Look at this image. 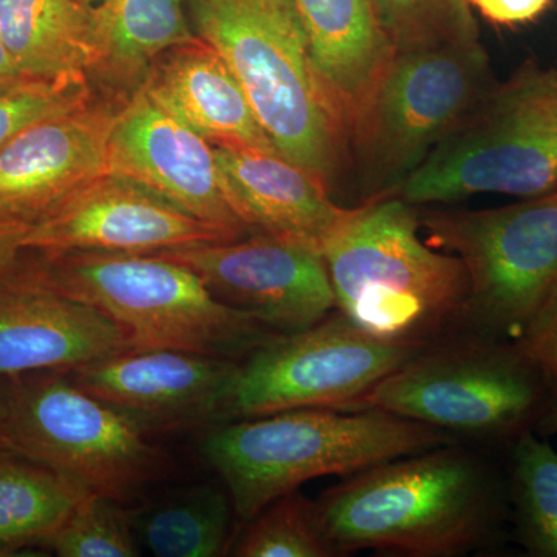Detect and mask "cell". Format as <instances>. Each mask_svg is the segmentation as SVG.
I'll use <instances>...</instances> for the list:
<instances>
[{
	"mask_svg": "<svg viewBox=\"0 0 557 557\" xmlns=\"http://www.w3.org/2000/svg\"><path fill=\"white\" fill-rule=\"evenodd\" d=\"M313 504L338 556H461L491 544L509 512L494 468L456 443L362 469Z\"/></svg>",
	"mask_w": 557,
	"mask_h": 557,
	"instance_id": "6da1fadb",
	"label": "cell"
},
{
	"mask_svg": "<svg viewBox=\"0 0 557 557\" xmlns=\"http://www.w3.org/2000/svg\"><path fill=\"white\" fill-rule=\"evenodd\" d=\"M197 36L239 79L278 156L335 193L351 177V124L311 57L293 0H190Z\"/></svg>",
	"mask_w": 557,
	"mask_h": 557,
	"instance_id": "7a4b0ae2",
	"label": "cell"
},
{
	"mask_svg": "<svg viewBox=\"0 0 557 557\" xmlns=\"http://www.w3.org/2000/svg\"><path fill=\"white\" fill-rule=\"evenodd\" d=\"M418 207L395 196L359 203L322 251L336 310L391 343L432 346L468 333L469 274L418 236Z\"/></svg>",
	"mask_w": 557,
	"mask_h": 557,
	"instance_id": "3957f363",
	"label": "cell"
},
{
	"mask_svg": "<svg viewBox=\"0 0 557 557\" xmlns=\"http://www.w3.org/2000/svg\"><path fill=\"white\" fill-rule=\"evenodd\" d=\"M454 435L383 410L293 409L209 428L200 454L242 522L302 483L347 475L454 443Z\"/></svg>",
	"mask_w": 557,
	"mask_h": 557,
	"instance_id": "277c9868",
	"label": "cell"
},
{
	"mask_svg": "<svg viewBox=\"0 0 557 557\" xmlns=\"http://www.w3.org/2000/svg\"><path fill=\"white\" fill-rule=\"evenodd\" d=\"M27 267L44 284L112 319L132 350L170 348L242 361L278 335L220 302L196 271L164 256L73 251L39 255Z\"/></svg>",
	"mask_w": 557,
	"mask_h": 557,
	"instance_id": "5b68a950",
	"label": "cell"
},
{
	"mask_svg": "<svg viewBox=\"0 0 557 557\" xmlns=\"http://www.w3.org/2000/svg\"><path fill=\"white\" fill-rule=\"evenodd\" d=\"M3 446L57 472L79 496L135 505L171 469L163 450L69 372L42 370L5 380Z\"/></svg>",
	"mask_w": 557,
	"mask_h": 557,
	"instance_id": "8992f818",
	"label": "cell"
},
{
	"mask_svg": "<svg viewBox=\"0 0 557 557\" xmlns=\"http://www.w3.org/2000/svg\"><path fill=\"white\" fill-rule=\"evenodd\" d=\"M515 343L461 333L432 344L346 410H383L454 435L511 445L552 401Z\"/></svg>",
	"mask_w": 557,
	"mask_h": 557,
	"instance_id": "52a82bcc",
	"label": "cell"
},
{
	"mask_svg": "<svg viewBox=\"0 0 557 557\" xmlns=\"http://www.w3.org/2000/svg\"><path fill=\"white\" fill-rule=\"evenodd\" d=\"M497 83L480 40L395 51L351 134L359 203L394 194Z\"/></svg>",
	"mask_w": 557,
	"mask_h": 557,
	"instance_id": "ba28073f",
	"label": "cell"
},
{
	"mask_svg": "<svg viewBox=\"0 0 557 557\" xmlns=\"http://www.w3.org/2000/svg\"><path fill=\"white\" fill-rule=\"evenodd\" d=\"M557 189V104L542 67L525 62L491 90L392 196L449 203L479 194L534 197Z\"/></svg>",
	"mask_w": 557,
	"mask_h": 557,
	"instance_id": "9c48e42d",
	"label": "cell"
},
{
	"mask_svg": "<svg viewBox=\"0 0 557 557\" xmlns=\"http://www.w3.org/2000/svg\"><path fill=\"white\" fill-rule=\"evenodd\" d=\"M431 247L469 274L468 333L516 341L557 289V189L508 207L420 209Z\"/></svg>",
	"mask_w": 557,
	"mask_h": 557,
	"instance_id": "30bf717a",
	"label": "cell"
},
{
	"mask_svg": "<svg viewBox=\"0 0 557 557\" xmlns=\"http://www.w3.org/2000/svg\"><path fill=\"white\" fill-rule=\"evenodd\" d=\"M423 348L376 338L332 311L242 359L230 421L293 409L346 410Z\"/></svg>",
	"mask_w": 557,
	"mask_h": 557,
	"instance_id": "8fae6325",
	"label": "cell"
},
{
	"mask_svg": "<svg viewBox=\"0 0 557 557\" xmlns=\"http://www.w3.org/2000/svg\"><path fill=\"white\" fill-rule=\"evenodd\" d=\"M108 174L127 178L239 240L251 236L231 207L214 146L148 84L124 101L108 148Z\"/></svg>",
	"mask_w": 557,
	"mask_h": 557,
	"instance_id": "7c38bea8",
	"label": "cell"
},
{
	"mask_svg": "<svg viewBox=\"0 0 557 557\" xmlns=\"http://www.w3.org/2000/svg\"><path fill=\"white\" fill-rule=\"evenodd\" d=\"M159 255L189 267L220 302L276 333L309 329L336 310L324 259L299 245L251 234Z\"/></svg>",
	"mask_w": 557,
	"mask_h": 557,
	"instance_id": "4fadbf2b",
	"label": "cell"
},
{
	"mask_svg": "<svg viewBox=\"0 0 557 557\" xmlns=\"http://www.w3.org/2000/svg\"><path fill=\"white\" fill-rule=\"evenodd\" d=\"M240 361L193 351L127 350L69 372L72 380L148 434L230 421Z\"/></svg>",
	"mask_w": 557,
	"mask_h": 557,
	"instance_id": "5bb4252c",
	"label": "cell"
},
{
	"mask_svg": "<svg viewBox=\"0 0 557 557\" xmlns=\"http://www.w3.org/2000/svg\"><path fill=\"white\" fill-rule=\"evenodd\" d=\"M126 100L91 95L14 135L0 149V220L35 225L108 174L109 139Z\"/></svg>",
	"mask_w": 557,
	"mask_h": 557,
	"instance_id": "9a60e30c",
	"label": "cell"
},
{
	"mask_svg": "<svg viewBox=\"0 0 557 557\" xmlns=\"http://www.w3.org/2000/svg\"><path fill=\"white\" fill-rule=\"evenodd\" d=\"M236 240L127 178L104 174L30 226L24 248L35 255L98 251L159 255Z\"/></svg>",
	"mask_w": 557,
	"mask_h": 557,
	"instance_id": "2e32d148",
	"label": "cell"
},
{
	"mask_svg": "<svg viewBox=\"0 0 557 557\" xmlns=\"http://www.w3.org/2000/svg\"><path fill=\"white\" fill-rule=\"evenodd\" d=\"M132 350L119 324L30 273L27 259L0 281V380L22 373L73 372Z\"/></svg>",
	"mask_w": 557,
	"mask_h": 557,
	"instance_id": "e0dca14e",
	"label": "cell"
},
{
	"mask_svg": "<svg viewBox=\"0 0 557 557\" xmlns=\"http://www.w3.org/2000/svg\"><path fill=\"white\" fill-rule=\"evenodd\" d=\"M214 146L231 207L249 233L299 245L322 256L330 240L357 214L309 171L276 152Z\"/></svg>",
	"mask_w": 557,
	"mask_h": 557,
	"instance_id": "ac0fdd59",
	"label": "cell"
},
{
	"mask_svg": "<svg viewBox=\"0 0 557 557\" xmlns=\"http://www.w3.org/2000/svg\"><path fill=\"white\" fill-rule=\"evenodd\" d=\"M145 84L211 145L277 153L239 79L203 39L166 51Z\"/></svg>",
	"mask_w": 557,
	"mask_h": 557,
	"instance_id": "d6986e66",
	"label": "cell"
},
{
	"mask_svg": "<svg viewBox=\"0 0 557 557\" xmlns=\"http://www.w3.org/2000/svg\"><path fill=\"white\" fill-rule=\"evenodd\" d=\"M311 57L351 124L362 115L395 57L373 0H293Z\"/></svg>",
	"mask_w": 557,
	"mask_h": 557,
	"instance_id": "ffe728a7",
	"label": "cell"
},
{
	"mask_svg": "<svg viewBox=\"0 0 557 557\" xmlns=\"http://www.w3.org/2000/svg\"><path fill=\"white\" fill-rule=\"evenodd\" d=\"M0 40L27 78L90 83L98 47L89 0H0Z\"/></svg>",
	"mask_w": 557,
	"mask_h": 557,
	"instance_id": "44dd1931",
	"label": "cell"
},
{
	"mask_svg": "<svg viewBox=\"0 0 557 557\" xmlns=\"http://www.w3.org/2000/svg\"><path fill=\"white\" fill-rule=\"evenodd\" d=\"M94 5L98 60L91 79L129 98L148 81L166 51L199 38L182 0H97Z\"/></svg>",
	"mask_w": 557,
	"mask_h": 557,
	"instance_id": "7402d4cb",
	"label": "cell"
},
{
	"mask_svg": "<svg viewBox=\"0 0 557 557\" xmlns=\"http://www.w3.org/2000/svg\"><path fill=\"white\" fill-rule=\"evenodd\" d=\"M137 539L159 557L228 555L234 508L228 491L196 485L172 491L141 508H132Z\"/></svg>",
	"mask_w": 557,
	"mask_h": 557,
	"instance_id": "603a6c76",
	"label": "cell"
},
{
	"mask_svg": "<svg viewBox=\"0 0 557 557\" xmlns=\"http://www.w3.org/2000/svg\"><path fill=\"white\" fill-rule=\"evenodd\" d=\"M81 497L57 472L0 446V556L49 547Z\"/></svg>",
	"mask_w": 557,
	"mask_h": 557,
	"instance_id": "cb8c5ba5",
	"label": "cell"
},
{
	"mask_svg": "<svg viewBox=\"0 0 557 557\" xmlns=\"http://www.w3.org/2000/svg\"><path fill=\"white\" fill-rule=\"evenodd\" d=\"M509 515L530 556L557 557V453L536 431L511 443Z\"/></svg>",
	"mask_w": 557,
	"mask_h": 557,
	"instance_id": "d4e9b609",
	"label": "cell"
},
{
	"mask_svg": "<svg viewBox=\"0 0 557 557\" xmlns=\"http://www.w3.org/2000/svg\"><path fill=\"white\" fill-rule=\"evenodd\" d=\"M239 557L338 556L319 522L313 500L298 490L271 502L247 528L233 548Z\"/></svg>",
	"mask_w": 557,
	"mask_h": 557,
	"instance_id": "484cf974",
	"label": "cell"
},
{
	"mask_svg": "<svg viewBox=\"0 0 557 557\" xmlns=\"http://www.w3.org/2000/svg\"><path fill=\"white\" fill-rule=\"evenodd\" d=\"M395 51L480 40L469 0H373Z\"/></svg>",
	"mask_w": 557,
	"mask_h": 557,
	"instance_id": "4316f807",
	"label": "cell"
},
{
	"mask_svg": "<svg viewBox=\"0 0 557 557\" xmlns=\"http://www.w3.org/2000/svg\"><path fill=\"white\" fill-rule=\"evenodd\" d=\"M138 539L131 508L112 498L81 497L49 547L61 557H134Z\"/></svg>",
	"mask_w": 557,
	"mask_h": 557,
	"instance_id": "83f0119b",
	"label": "cell"
},
{
	"mask_svg": "<svg viewBox=\"0 0 557 557\" xmlns=\"http://www.w3.org/2000/svg\"><path fill=\"white\" fill-rule=\"evenodd\" d=\"M91 95L90 83L51 81H28L5 91L0 95V149L35 121L78 106Z\"/></svg>",
	"mask_w": 557,
	"mask_h": 557,
	"instance_id": "f1b7e54d",
	"label": "cell"
},
{
	"mask_svg": "<svg viewBox=\"0 0 557 557\" xmlns=\"http://www.w3.org/2000/svg\"><path fill=\"white\" fill-rule=\"evenodd\" d=\"M512 343L557 397V289Z\"/></svg>",
	"mask_w": 557,
	"mask_h": 557,
	"instance_id": "f546056e",
	"label": "cell"
},
{
	"mask_svg": "<svg viewBox=\"0 0 557 557\" xmlns=\"http://www.w3.org/2000/svg\"><path fill=\"white\" fill-rule=\"evenodd\" d=\"M469 5L491 24L512 28L537 21L552 0H469Z\"/></svg>",
	"mask_w": 557,
	"mask_h": 557,
	"instance_id": "4dcf8cb0",
	"label": "cell"
},
{
	"mask_svg": "<svg viewBox=\"0 0 557 557\" xmlns=\"http://www.w3.org/2000/svg\"><path fill=\"white\" fill-rule=\"evenodd\" d=\"M28 230V225L0 220V281L13 276L24 265L27 255L24 239Z\"/></svg>",
	"mask_w": 557,
	"mask_h": 557,
	"instance_id": "1f68e13d",
	"label": "cell"
},
{
	"mask_svg": "<svg viewBox=\"0 0 557 557\" xmlns=\"http://www.w3.org/2000/svg\"><path fill=\"white\" fill-rule=\"evenodd\" d=\"M28 81L36 79L27 78V76L24 75V72L17 67L9 50L5 49L2 40H0V95L16 89V87L28 83Z\"/></svg>",
	"mask_w": 557,
	"mask_h": 557,
	"instance_id": "d6a6232c",
	"label": "cell"
},
{
	"mask_svg": "<svg viewBox=\"0 0 557 557\" xmlns=\"http://www.w3.org/2000/svg\"><path fill=\"white\" fill-rule=\"evenodd\" d=\"M536 432L541 437L557 435V397L552 398L544 416L539 420Z\"/></svg>",
	"mask_w": 557,
	"mask_h": 557,
	"instance_id": "836d02e7",
	"label": "cell"
},
{
	"mask_svg": "<svg viewBox=\"0 0 557 557\" xmlns=\"http://www.w3.org/2000/svg\"><path fill=\"white\" fill-rule=\"evenodd\" d=\"M7 420V384L5 380H0V446H3L5 438Z\"/></svg>",
	"mask_w": 557,
	"mask_h": 557,
	"instance_id": "e575fe53",
	"label": "cell"
},
{
	"mask_svg": "<svg viewBox=\"0 0 557 557\" xmlns=\"http://www.w3.org/2000/svg\"><path fill=\"white\" fill-rule=\"evenodd\" d=\"M544 78L549 91H552L553 98L557 102V65L544 67Z\"/></svg>",
	"mask_w": 557,
	"mask_h": 557,
	"instance_id": "d590c367",
	"label": "cell"
},
{
	"mask_svg": "<svg viewBox=\"0 0 557 557\" xmlns=\"http://www.w3.org/2000/svg\"><path fill=\"white\" fill-rule=\"evenodd\" d=\"M89 2L94 3V2H95V0H89Z\"/></svg>",
	"mask_w": 557,
	"mask_h": 557,
	"instance_id": "8d00e7d4",
	"label": "cell"
}]
</instances>
